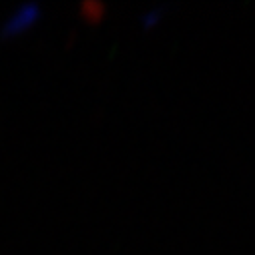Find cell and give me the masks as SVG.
<instances>
[{
    "instance_id": "1",
    "label": "cell",
    "mask_w": 255,
    "mask_h": 255,
    "mask_svg": "<svg viewBox=\"0 0 255 255\" xmlns=\"http://www.w3.org/2000/svg\"><path fill=\"white\" fill-rule=\"evenodd\" d=\"M40 18V6L36 4H22L18 6L0 26V38H12L26 28H30Z\"/></svg>"
}]
</instances>
